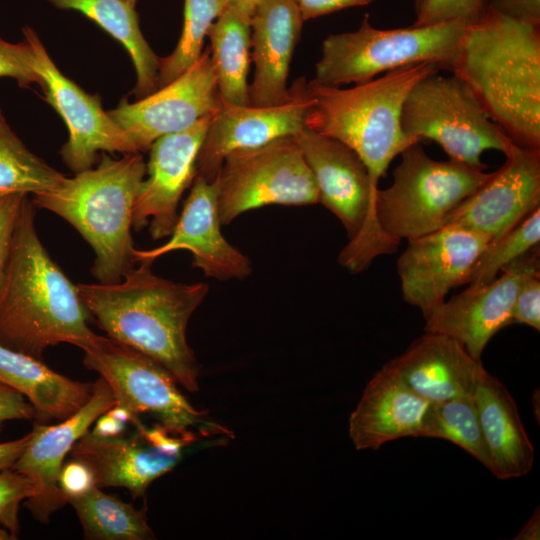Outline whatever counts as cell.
I'll list each match as a JSON object with an SVG mask.
<instances>
[{"instance_id": "cell-1", "label": "cell", "mask_w": 540, "mask_h": 540, "mask_svg": "<svg viewBox=\"0 0 540 540\" xmlns=\"http://www.w3.org/2000/svg\"><path fill=\"white\" fill-rule=\"evenodd\" d=\"M139 263L118 282L78 284L81 300L109 337L151 357L195 393L199 364L187 343L186 328L207 296L208 285L174 282L154 274L153 261Z\"/></svg>"}, {"instance_id": "cell-2", "label": "cell", "mask_w": 540, "mask_h": 540, "mask_svg": "<svg viewBox=\"0 0 540 540\" xmlns=\"http://www.w3.org/2000/svg\"><path fill=\"white\" fill-rule=\"evenodd\" d=\"M490 120L516 145L540 150V29L485 4L452 63Z\"/></svg>"}, {"instance_id": "cell-3", "label": "cell", "mask_w": 540, "mask_h": 540, "mask_svg": "<svg viewBox=\"0 0 540 540\" xmlns=\"http://www.w3.org/2000/svg\"><path fill=\"white\" fill-rule=\"evenodd\" d=\"M34 207L26 195L14 227L0 286V344L42 360L48 347L68 343L80 348L95 333L77 285L38 236Z\"/></svg>"}, {"instance_id": "cell-4", "label": "cell", "mask_w": 540, "mask_h": 540, "mask_svg": "<svg viewBox=\"0 0 540 540\" xmlns=\"http://www.w3.org/2000/svg\"><path fill=\"white\" fill-rule=\"evenodd\" d=\"M145 174L139 152L119 159L103 154L95 168L33 195L34 206L65 219L89 243L96 255L92 274L101 283L118 282L133 267V209Z\"/></svg>"}, {"instance_id": "cell-5", "label": "cell", "mask_w": 540, "mask_h": 540, "mask_svg": "<svg viewBox=\"0 0 540 540\" xmlns=\"http://www.w3.org/2000/svg\"><path fill=\"white\" fill-rule=\"evenodd\" d=\"M435 63H420L386 72L351 88L307 83L313 104L305 127L351 148L366 166L377 190L391 161L415 144L402 131L401 110L412 87L439 72Z\"/></svg>"}, {"instance_id": "cell-6", "label": "cell", "mask_w": 540, "mask_h": 540, "mask_svg": "<svg viewBox=\"0 0 540 540\" xmlns=\"http://www.w3.org/2000/svg\"><path fill=\"white\" fill-rule=\"evenodd\" d=\"M468 24L449 21L377 29L366 15L356 31L332 34L323 41L313 81L333 87L359 84L381 73L425 62L450 71Z\"/></svg>"}, {"instance_id": "cell-7", "label": "cell", "mask_w": 540, "mask_h": 540, "mask_svg": "<svg viewBox=\"0 0 540 540\" xmlns=\"http://www.w3.org/2000/svg\"><path fill=\"white\" fill-rule=\"evenodd\" d=\"M295 138L313 173L319 202L341 221L349 237L339 263L358 273L376 257L395 252L399 243L385 235L377 222L378 189L359 156L342 142L306 127Z\"/></svg>"}, {"instance_id": "cell-8", "label": "cell", "mask_w": 540, "mask_h": 540, "mask_svg": "<svg viewBox=\"0 0 540 540\" xmlns=\"http://www.w3.org/2000/svg\"><path fill=\"white\" fill-rule=\"evenodd\" d=\"M393 183L375 196L377 222L400 243L445 226L447 218L490 176L463 163L430 158L419 143L401 152Z\"/></svg>"}, {"instance_id": "cell-9", "label": "cell", "mask_w": 540, "mask_h": 540, "mask_svg": "<svg viewBox=\"0 0 540 540\" xmlns=\"http://www.w3.org/2000/svg\"><path fill=\"white\" fill-rule=\"evenodd\" d=\"M428 75L406 96L400 116L403 133L415 143H438L451 160L484 170L486 150L505 153L511 139L492 120L457 76Z\"/></svg>"}, {"instance_id": "cell-10", "label": "cell", "mask_w": 540, "mask_h": 540, "mask_svg": "<svg viewBox=\"0 0 540 540\" xmlns=\"http://www.w3.org/2000/svg\"><path fill=\"white\" fill-rule=\"evenodd\" d=\"M84 365L110 387L115 405L133 416L149 414L175 431L198 430L203 436L228 434L226 428L205 419L177 387L175 377L146 354L111 337L94 334L80 346Z\"/></svg>"}, {"instance_id": "cell-11", "label": "cell", "mask_w": 540, "mask_h": 540, "mask_svg": "<svg viewBox=\"0 0 540 540\" xmlns=\"http://www.w3.org/2000/svg\"><path fill=\"white\" fill-rule=\"evenodd\" d=\"M222 225L242 213L271 204L311 205L318 189L295 135L229 153L216 177Z\"/></svg>"}, {"instance_id": "cell-12", "label": "cell", "mask_w": 540, "mask_h": 540, "mask_svg": "<svg viewBox=\"0 0 540 540\" xmlns=\"http://www.w3.org/2000/svg\"><path fill=\"white\" fill-rule=\"evenodd\" d=\"M133 425L132 434L113 437L88 430L69 454L91 470L97 487H123L137 498L179 463L184 450L198 440V435L195 431H175L160 423L147 427L140 419Z\"/></svg>"}, {"instance_id": "cell-13", "label": "cell", "mask_w": 540, "mask_h": 540, "mask_svg": "<svg viewBox=\"0 0 540 540\" xmlns=\"http://www.w3.org/2000/svg\"><path fill=\"white\" fill-rule=\"evenodd\" d=\"M22 31L45 100L62 117L69 132L60 151L66 166L78 173L93 167L99 151L137 153L125 132L103 109L99 97L88 94L57 68L31 27Z\"/></svg>"}, {"instance_id": "cell-14", "label": "cell", "mask_w": 540, "mask_h": 540, "mask_svg": "<svg viewBox=\"0 0 540 540\" xmlns=\"http://www.w3.org/2000/svg\"><path fill=\"white\" fill-rule=\"evenodd\" d=\"M221 107L210 49L207 48L174 81L133 103L123 99L108 114L140 153L148 150L160 137L186 130Z\"/></svg>"}, {"instance_id": "cell-15", "label": "cell", "mask_w": 540, "mask_h": 540, "mask_svg": "<svg viewBox=\"0 0 540 540\" xmlns=\"http://www.w3.org/2000/svg\"><path fill=\"white\" fill-rule=\"evenodd\" d=\"M488 241L477 232L451 225L407 240L397 262L405 302L418 307L427 319L451 289L469 282Z\"/></svg>"}, {"instance_id": "cell-16", "label": "cell", "mask_w": 540, "mask_h": 540, "mask_svg": "<svg viewBox=\"0 0 540 540\" xmlns=\"http://www.w3.org/2000/svg\"><path fill=\"white\" fill-rule=\"evenodd\" d=\"M313 104L305 77L289 88L287 99L273 106H223L212 116L196 160V176L214 181L225 157L254 148L305 127Z\"/></svg>"}, {"instance_id": "cell-17", "label": "cell", "mask_w": 540, "mask_h": 540, "mask_svg": "<svg viewBox=\"0 0 540 540\" xmlns=\"http://www.w3.org/2000/svg\"><path fill=\"white\" fill-rule=\"evenodd\" d=\"M539 267L535 247L502 269V274L482 285H470L445 300L425 319L424 332L446 335L464 346L476 360L491 338L513 323L512 308L523 276Z\"/></svg>"}, {"instance_id": "cell-18", "label": "cell", "mask_w": 540, "mask_h": 540, "mask_svg": "<svg viewBox=\"0 0 540 540\" xmlns=\"http://www.w3.org/2000/svg\"><path fill=\"white\" fill-rule=\"evenodd\" d=\"M504 154L503 165L452 211L445 226L491 240L540 207V150L512 143Z\"/></svg>"}, {"instance_id": "cell-19", "label": "cell", "mask_w": 540, "mask_h": 540, "mask_svg": "<svg viewBox=\"0 0 540 540\" xmlns=\"http://www.w3.org/2000/svg\"><path fill=\"white\" fill-rule=\"evenodd\" d=\"M213 115L152 143L146 165L148 177L143 179L134 204V230L149 224L153 240L171 235L180 199L196 176L197 156Z\"/></svg>"}, {"instance_id": "cell-20", "label": "cell", "mask_w": 540, "mask_h": 540, "mask_svg": "<svg viewBox=\"0 0 540 540\" xmlns=\"http://www.w3.org/2000/svg\"><path fill=\"white\" fill-rule=\"evenodd\" d=\"M115 405V398L102 377L93 382L89 400L72 416L56 425L35 424L31 438L13 470L26 475L33 483L34 494L25 501L33 517L46 523L67 503L59 486L65 457L95 420Z\"/></svg>"}, {"instance_id": "cell-21", "label": "cell", "mask_w": 540, "mask_h": 540, "mask_svg": "<svg viewBox=\"0 0 540 540\" xmlns=\"http://www.w3.org/2000/svg\"><path fill=\"white\" fill-rule=\"evenodd\" d=\"M221 225L217 180L207 181L195 176L167 242L149 250L134 249V262L154 261L171 251L184 249L190 251L193 266L201 269L205 276L219 281L244 279L252 272L251 262L225 239Z\"/></svg>"}, {"instance_id": "cell-22", "label": "cell", "mask_w": 540, "mask_h": 540, "mask_svg": "<svg viewBox=\"0 0 540 540\" xmlns=\"http://www.w3.org/2000/svg\"><path fill=\"white\" fill-rule=\"evenodd\" d=\"M292 0H264L251 15V57L255 73L249 85L252 106H273L289 95L287 78L303 26Z\"/></svg>"}, {"instance_id": "cell-23", "label": "cell", "mask_w": 540, "mask_h": 540, "mask_svg": "<svg viewBox=\"0 0 540 540\" xmlns=\"http://www.w3.org/2000/svg\"><path fill=\"white\" fill-rule=\"evenodd\" d=\"M386 365L429 403L472 395L483 366L458 341L431 332L418 337Z\"/></svg>"}, {"instance_id": "cell-24", "label": "cell", "mask_w": 540, "mask_h": 540, "mask_svg": "<svg viewBox=\"0 0 540 540\" xmlns=\"http://www.w3.org/2000/svg\"><path fill=\"white\" fill-rule=\"evenodd\" d=\"M429 402L413 392L386 364L367 383L349 418L357 450L379 449L404 437H420Z\"/></svg>"}, {"instance_id": "cell-25", "label": "cell", "mask_w": 540, "mask_h": 540, "mask_svg": "<svg viewBox=\"0 0 540 540\" xmlns=\"http://www.w3.org/2000/svg\"><path fill=\"white\" fill-rule=\"evenodd\" d=\"M472 396L490 457L489 471L501 480L528 474L534 447L507 388L482 366Z\"/></svg>"}, {"instance_id": "cell-26", "label": "cell", "mask_w": 540, "mask_h": 540, "mask_svg": "<svg viewBox=\"0 0 540 540\" xmlns=\"http://www.w3.org/2000/svg\"><path fill=\"white\" fill-rule=\"evenodd\" d=\"M0 383L21 393L37 415L63 420L91 397L93 383L74 381L49 368L41 359L0 344Z\"/></svg>"}, {"instance_id": "cell-27", "label": "cell", "mask_w": 540, "mask_h": 540, "mask_svg": "<svg viewBox=\"0 0 540 540\" xmlns=\"http://www.w3.org/2000/svg\"><path fill=\"white\" fill-rule=\"evenodd\" d=\"M251 12L229 6L210 26V55L223 106H246L251 61Z\"/></svg>"}, {"instance_id": "cell-28", "label": "cell", "mask_w": 540, "mask_h": 540, "mask_svg": "<svg viewBox=\"0 0 540 540\" xmlns=\"http://www.w3.org/2000/svg\"><path fill=\"white\" fill-rule=\"evenodd\" d=\"M63 10L77 11L119 41L129 53L137 74L133 90L141 99L157 90L159 59L145 40L134 6L126 0H46Z\"/></svg>"}, {"instance_id": "cell-29", "label": "cell", "mask_w": 540, "mask_h": 540, "mask_svg": "<svg viewBox=\"0 0 540 540\" xmlns=\"http://www.w3.org/2000/svg\"><path fill=\"white\" fill-rule=\"evenodd\" d=\"M74 508L85 537L98 540H147L154 533L146 513L104 493L96 485L67 498Z\"/></svg>"}, {"instance_id": "cell-30", "label": "cell", "mask_w": 540, "mask_h": 540, "mask_svg": "<svg viewBox=\"0 0 540 540\" xmlns=\"http://www.w3.org/2000/svg\"><path fill=\"white\" fill-rule=\"evenodd\" d=\"M64 178L24 145L0 108V196L10 193L36 195L53 189Z\"/></svg>"}, {"instance_id": "cell-31", "label": "cell", "mask_w": 540, "mask_h": 540, "mask_svg": "<svg viewBox=\"0 0 540 540\" xmlns=\"http://www.w3.org/2000/svg\"><path fill=\"white\" fill-rule=\"evenodd\" d=\"M420 437L448 440L490 469V457L472 395L430 403Z\"/></svg>"}, {"instance_id": "cell-32", "label": "cell", "mask_w": 540, "mask_h": 540, "mask_svg": "<svg viewBox=\"0 0 540 540\" xmlns=\"http://www.w3.org/2000/svg\"><path fill=\"white\" fill-rule=\"evenodd\" d=\"M231 0H185L182 32L173 52L159 59L157 89L187 71L201 56L204 38L212 23Z\"/></svg>"}, {"instance_id": "cell-33", "label": "cell", "mask_w": 540, "mask_h": 540, "mask_svg": "<svg viewBox=\"0 0 540 540\" xmlns=\"http://www.w3.org/2000/svg\"><path fill=\"white\" fill-rule=\"evenodd\" d=\"M540 207L511 229L488 241L477 258L469 285L486 284L514 260L539 246Z\"/></svg>"}, {"instance_id": "cell-34", "label": "cell", "mask_w": 540, "mask_h": 540, "mask_svg": "<svg viewBox=\"0 0 540 540\" xmlns=\"http://www.w3.org/2000/svg\"><path fill=\"white\" fill-rule=\"evenodd\" d=\"M33 494V483L26 475L13 469L0 471V526L16 538L20 531V504Z\"/></svg>"}, {"instance_id": "cell-35", "label": "cell", "mask_w": 540, "mask_h": 540, "mask_svg": "<svg viewBox=\"0 0 540 540\" xmlns=\"http://www.w3.org/2000/svg\"><path fill=\"white\" fill-rule=\"evenodd\" d=\"M484 6L485 0H424L413 25L427 26L449 21L472 23L479 18Z\"/></svg>"}, {"instance_id": "cell-36", "label": "cell", "mask_w": 540, "mask_h": 540, "mask_svg": "<svg viewBox=\"0 0 540 540\" xmlns=\"http://www.w3.org/2000/svg\"><path fill=\"white\" fill-rule=\"evenodd\" d=\"M8 77L16 80L20 87L40 85V77L31 64V53L28 44L10 43L0 37V78Z\"/></svg>"}, {"instance_id": "cell-37", "label": "cell", "mask_w": 540, "mask_h": 540, "mask_svg": "<svg viewBox=\"0 0 540 540\" xmlns=\"http://www.w3.org/2000/svg\"><path fill=\"white\" fill-rule=\"evenodd\" d=\"M513 323L540 329V274L539 267L527 272L518 287L513 308Z\"/></svg>"}, {"instance_id": "cell-38", "label": "cell", "mask_w": 540, "mask_h": 540, "mask_svg": "<svg viewBox=\"0 0 540 540\" xmlns=\"http://www.w3.org/2000/svg\"><path fill=\"white\" fill-rule=\"evenodd\" d=\"M27 194L10 193L0 196V286L5 276L16 219Z\"/></svg>"}, {"instance_id": "cell-39", "label": "cell", "mask_w": 540, "mask_h": 540, "mask_svg": "<svg viewBox=\"0 0 540 540\" xmlns=\"http://www.w3.org/2000/svg\"><path fill=\"white\" fill-rule=\"evenodd\" d=\"M59 486L66 497L77 496L95 486L91 470L82 462L72 459L63 463Z\"/></svg>"}, {"instance_id": "cell-40", "label": "cell", "mask_w": 540, "mask_h": 540, "mask_svg": "<svg viewBox=\"0 0 540 540\" xmlns=\"http://www.w3.org/2000/svg\"><path fill=\"white\" fill-rule=\"evenodd\" d=\"M36 415L33 405L21 393L0 383V431L6 421L32 419Z\"/></svg>"}, {"instance_id": "cell-41", "label": "cell", "mask_w": 540, "mask_h": 540, "mask_svg": "<svg viewBox=\"0 0 540 540\" xmlns=\"http://www.w3.org/2000/svg\"><path fill=\"white\" fill-rule=\"evenodd\" d=\"M485 4L507 17L540 27V0H489Z\"/></svg>"}, {"instance_id": "cell-42", "label": "cell", "mask_w": 540, "mask_h": 540, "mask_svg": "<svg viewBox=\"0 0 540 540\" xmlns=\"http://www.w3.org/2000/svg\"><path fill=\"white\" fill-rule=\"evenodd\" d=\"M298 7L303 21L354 6H365L375 0H292Z\"/></svg>"}, {"instance_id": "cell-43", "label": "cell", "mask_w": 540, "mask_h": 540, "mask_svg": "<svg viewBox=\"0 0 540 540\" xmlns=\"http://www.w3.org/2000/svg\"><path fill=\"white\" fill-rule=\"evenodd\" d=\"M31 435L32 432L19 439L0 443V471L12 469L25 450Z\"/></svg>"}, {"instance_id": "cell-44", "label": "cell", "mask_w": 540, "mask_h": 540, "mask_svg": "<svg viewBox=\"0 0 540 540\" xmlns=\"http://www.w3.org/2000/svg\"><path fill=\"white\" fill-rule=\"evenodd\" d=\"M515 540H539L540 539V512L539 507L523 526L522 530L514 537Z\"/></svg>"}, {"instance_id": "cell-45", "label": "cell", "mask_w": 540, "mask_h": 540, "mask_svg": "<svg viewBox=\"0 0 540 540\" xmlns=\"http://www.w3.org/2000/svg\"><path fill=\"white\" fill-rule=\"evenodd\" d=\"M264 0H231L232 5L253 13L255 7Z\"/></svg>"}, {"instance_id": "cell-46", "label": "cell", "mask_w": 540, "mask_h": 540, "mask_svg": "<svg viewBox=\"0 0 540 540\" xmlns=\"http://www.w3.org/2000/svg\"><path fill=\"white\" fill-rule=\"evenodd\" d=\"M17 539L8 530L0 526V540H13Z\"/></svg>"}, {"instance_id": "cell-47", "label": "cell", "mask_w": 540, "mask_h": 540, "mask_svg": "<svg viewBox=\"0 0 540 540\" xmlns=\"http://www.w3.org/2000/svg\"><path fill=\"white\" fill-rule=\"evenodd\" d=\"M414 1H415V10L417 12L419 8L421 7L424 0H414Z\"/></svg>"}, {"instance_id": "cell-48", "label": "cell", "mask_w": 540, "mask_h": 540, "mask_svg": "<svg viewBox=\"0 0 540 540\" xmlns=\"http://www.w3.org/2000/svg\"><path fill=\"white\" fill-rule=\"evenodd\" d=\"M126 1H128L130 4H132L133 6H135V3H136L137 0H126Z\"/></svg>"}]
</instances>
